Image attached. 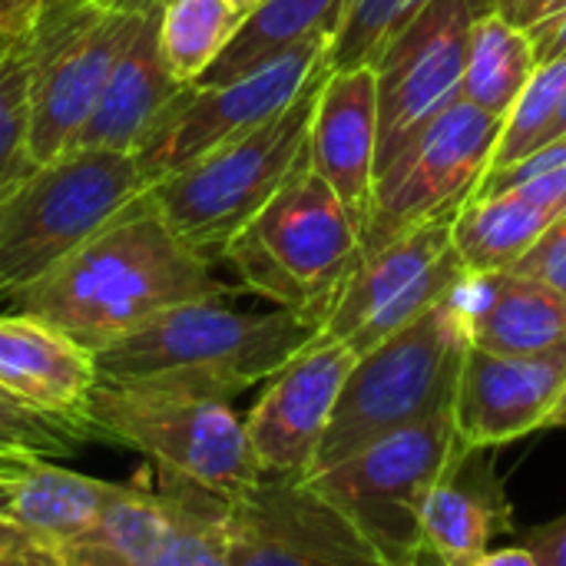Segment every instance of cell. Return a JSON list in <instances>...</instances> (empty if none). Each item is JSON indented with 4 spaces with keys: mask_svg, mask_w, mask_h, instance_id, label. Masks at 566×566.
<instances>
[{
    "mask_svg": "<svg viewBox=\"0 0 566 566\" xmlns=\"http://www.w3.org/2000/svg\"><path fill=\"white\" fill-rule=\"evenodd\" d=\"M355 352L328 335L305 345L265 381L245 418L255 464L269 478H308L328 431L332 411L355 365Z\"/></svg>",
    "mask_w": 566,
    "mask_h": 566,
    "instance_id": "obj_16",
    "label": "cell"
},
{
    "mask_svg": "<svg viewBox=\"0 0 566 566\" xmlns=\"http://www.w3.org/2000/svg\"><path fill=\"white\" fill-rule=\"evenodd\" d=\"M378 159V83L371 66L328 70L312 126L308 166L342 199L358 229L368 219Z\"/></svg>",
    "mask_w": 566,
    "mask_h": 566,
    "instance_id": "obj_18",
    "label": "cell"
},
{
    "mask_svg": "<svg viewBox=\"0 0 566 566\" xmlns=\"http://www.w3.org/2000/svg\"><path fill=\"white\" fill-rule=\"evenodd\" d=\"M521 547L534 557L537 566H566V514L544 527L527 531Z\"/></svg>",
    "mask_w": 566,
    "mask_h": 566,
    "instance_id": "obj_34",
    "label": "cell"
},
{
    "mask_svg": "<svg viewBox=\"0 0 566 566\" xmlns=\"http://www.w3.org/2000/svg\"><path fill=\"white\" fill-rule=\"evenodd\" d=\"M328 46L332 33H315L229 83L189 86L133 153L146 182L156 186L216 146L275 119L328 63Z\"/></svg>",
    "mask_w": 566,
    "mask_h": 566,
    "instance_id": "obj_12",
    "label": "cell"
},
{
    "mask_svg": "<svg viewBox=\"0 0 566 566\" xmlns=\"http://www.w3.org/2000/svg\"><path fill=\"white\" fill-rule=\"evenodd\" d=\"M116 491L119 484L113 481L86 478L50 461H36L17 474L7 514L43 541L63 547L66 541L93 527V521L106 511Z\"/></svg>",
    "mask_w": 566,
    "mask_h": 566,
    "instance_id": "obj_24",
    "label": "cell"
},
{
    "mask_svg": "<svg viewBox=\"0 0 566 566\" xmlns=\"http://www.w3.org/2000/svg\"><path fill=\"white\" fill-rule=\"evenodd\" d=\"M521 3H524V0H474L478 17H481V13H501V17H507V20L517 13Z\"/></svg>",
    "mask_w": 566,
    "mask_h": 566,
    "instance_id": "obj_39",
    "label": "cell"
},
{
    "mask_svg": "<svg viewBox=\"0 0 566 566\" xmlns=\"http://www.w3.org/2000/svg\"><path fill=\"white\" fill-rule=\"evenodd\" d=\"M342 10L345 0H262L196 86L229 83L315 33H335Z\"/></svg>",
    "mask_w": 566,
    "mask_h": 566,
    "instance_id": "obj_25",
    "label": "cell"
},
{
    "mask_svg": "<svg viewBox=\"0 0 566 566\" xmlns=\"http://www.w3.org/2000/svg\"><path fill=\"white\" fill-rule=\"evenodd\" d=\"M560 219L557 209L521 189L471 199L451 226V242L471 275L514 269L527 249Z\"/></svg>",
    "mask_w": 566,
    "mask_h": 566,
    "instance_id": "obj_23",
    "label": "cell"
},
{
    "mask_svg": "<svg viewBox=\"0 0 566 566\" xmlns=\"http://www.w3.org/2000/svg\"><path fill=\"white\" fill-rule=\"evenodd\" d=\"M564 96L566 56L537 63V70L527 80L524 93L517 96V103L504 116V129H501V139H497L491 169H507V166L527 159L531 153H537L541 146H547Z\"/></svg>",
    "mask_w": 566,
    "mask_h": 566,
    "instance_id": "obj_29",
    "label": "cell"
},
{
    "mask_svg": "<svg viewBox=\"0 0 566 566\" xmlns=\"http://www.w3.org/2000/svg\"><path fill=\"white\" fill-rule=\"evenodd\" d=\"M451 226L454 216H438L371 255H361L338 292L322 335L365 355L441 298L454 295L471 272L451 242Z\"/></svg>",
    "mask_w": 566,
    "mask_h": 566,
    "instance_id": "obj_13",
    "label": "cell"
},
{
    "mask_svg": "<svg viewBox=\"0 0 566 566\" xmlns=\"http://www.w3.org/2000/svg\"><path fill=\"white\" fill-rule=\"evenodd\" d=\"M149 10L113 7L103 0H46L33 30L30 129L33 166L70 149L93 113L109 73L136 40Z\"/></svg>",
    "mask_w": 566,
    "mask_h": 566,
    "instance_id": "obj_9",
    "label": "cell"
},
{
    "mask_svg": "<svg viewBox=\"0 0 566 566\" xmlns=\"http://www.w3.org/2000/svg\"><path fill=\"white\" fill-rule=\"evenodd\" d=\"M232 3H235V7H239L242 13H249V10H252V7H259L262 0H232Z\"/></svg>",
    "mask_w": 566,
    "mask_h": 566,
    "instance_id": "obj_44",
    "label": "cell"
},
{
    "mask_svg": "<svg viewBox=\"0 0 566 566\" xmlns=\"http://www.w3.org/2000/svg\"><path fill=\"white\" fill-rule=\"evenodd\" d=\"M328 70L325 63L292 106L265 126L216 146L146 189L156 212L206 262L219 265L226 245L302 166H308V126Z\"/></svg>",
    "mask_w": 566,
    "mask_h": 566,
    "instance_id": "obj_4",
    "label": "cell"
},
{
    "mask_svg": "<svg viewBox=\"0 0 566 566\" xmlns=\"http://www.w3.org/2000/svg\"><path fill=\"white\" fill-rule=\"evenodd\" d=\"M232 566H388L305 481L262 474L226 511Z\"/></svg>",
    "mask_w": 566,
    "mask_h": 566,
    "instance_id": "obj_15",
    "label": "cell"
},
{
    "mask_svg": "<svg viewBox=\"0 0 566 566\" xmlns=\"http://www.w3.org/2000/svg\"><path fill=\"white\" fill-rule=\"evenodd\" d=\"M149 189L133 153L66 149L0 199V305L53 272Z\"/></svg>",
    "mask_w": 566,
    "mask_h": 566,
    "instance_id": "obj_5",
    "label": "cell"
},
{
    "mask_svg": "<svg viewBox=\"0 0 566 566\" xmlns=\"http://www.w3.org/2000/svg\"><path fill=\"white\" fill-rule=\"evenodd\" d=\"M322 328L289 308L242 312L226 298L176 305L99 348L96 381L235 401L282 371Z\"/></svg>",
    "mask_w": 566,
    "mask_h": 566,
    "instance_id": "obj_2",
    "label": "cell"
},
{
    "mask_svg": "<svg viewBox=\"0 0 566 566\" xmlns=\"http://www.w3.org/2000/svg\"><path fill=\"white\" fill-rule=\"evenodd\" d=\"M514 531L511 501L484 461V448H461L421 511V544L438 566H474L491 541Z\"/></svg>",
    "mask_w": 566,
    "mask_h": 566,
    "instance_id": "obj_20",
    "label": "cell"
},
{
    "mask_svg": "<svg viewBox=\"0 0 566 566\" xmlns=\"http://www.w3.org/2000/svg\"><path fill=\"white\" fill-rule=\"evenodd\" d=\"M93 434L83 421L40 411L0 388V471H23L36 461L70 458Z\"/></svg>",
    "mask_w": 566,
    "mask_h": 566,
    "instance_id": "obj_28",
    "label": "cell"
},
{
    "mask_svg": "<svg viewBox=\"0 0 566 566\" xmlns=\"http://www.w3.org/2000/svg\"><path fill=\"white\" fill-rule=\"evenodd\" d=\"M30 76L33 40L0 36V199L33 169L30 129Z\"/></svg>",
    "mask_w": 566,
    "mask_h": 566,
    "instance_id": "obj_30",
    "label": "cell"
},
{
    "mask_svg": "<svg viewBox=\"0 0 566 566\" xmlns=\"http://www.w3.org/2000/svg\"><path fill=\"white\" fill-rule=\"evenodd\" d=\"M93 385L96 361L90 348L33 315L0 312V388L40 411L83 421Z\"/></svg>",
    "mask_w": 566,
    "mask_h": 566,
    "instance_id": "obj_22",
    "label": "cell"
},
{
    "mask_svg": "<svg viewBox=\"0 0 566 566\" xmlns=\"http://www.w3.org/2000/svg\"><path fill=\"white\" fill-rule=\"evenodd\" d=\"M17 474L20 471H0V514H7V507H10V491H13Z\"/></svg>",
    "mask_w": 566,
    "mask_h": 566,
    "instance_id": "obj_40",
    "label": "cell"
},
{
    "mask_svg": "<svg viewBox=\"0 0 566 566\" xmlns=\"http://www.w3.org/2000/svg\"><path fill=\"white\" fill-rule=\"evenodd\" d=\"M468 348L464 312L454 292L381 345L358 355L332 411L312 474L395 431L451 415Z\"/></svg>",
    "mask_w": 566,
    "mask_h": 566,
    "instance_id": "obj_3",
    "label": "cell"
},
{
    "mask_svg": "<svg viewBox=\"0 0 566 566\" xmlns=\"http://www.w3.org/2000/svg\"><path fill=\"white\" fill-rule=\"evenodd\" d=\"M471 348L494 355H544L566 345V298L521 272L468 275L458 289Z\"/></svg>",
    "mask_w": 566,
    "mask_h": 566,
    "instance_id": "obj_21",
    "label": "cell"
},
{
    "mask_svg": "<svg viewBox=\"0 0 566 566\" xmlns=\"http://www.w3.org/2000/svg\"><path fill=\"white\" fill-rule=\"evenodd\" d=\"M431 0H345L342 20L332 33L328 66H371L378 53L428 7Z\"/></svg>",
    "mask_w": 566,
    "mask_h": 566,
    "instance_id": "obj_31",
    "label": "cell"
},
{
    "mask_svg": "<svg viewBox=\"0 0 566 566\" xmlns=\"http://www.w3.org/2000/svg\"><path fill=\"white\" fill-rule=\"evenodd\" d=\"M229 295L216 265L143 196L7 308L60 328L96 355L176 305Z\"/></svg>",
    "mask_w": 566,
    "mask_h": 566,
    "instance_id": "obj_1",
    "label": "cell"
},
{
    "mask_svg": "<svg viewBox=\"0 0 566 566\" xmlns=\"http://www.w3.org/2000/svg\"><path fill=\"white\" fill-rule=\"evenodd\" d=\"M46 0H0V36L27 40L33 36Z\"/></svg>",
    "mask_w": 566,
    "mask_h": 566,
    "instance_id": "obj_35",
    "label": "cell"
},
{
    "mask_svg": "<svg viewBox=\"0 0 566 566\" xmlns=\"http://www.w3.org/2000/svg\"><path fill=\"white\" fill-rule=\"evenodd\" d=\"M537 70V53L527 30L514 27L501 13H481L471 27L468 60L458 99L491 113L507 116L527 80Z\"/></svg>",
    "mask_w": 566,
    "mask_h": 566,
    "instance_id": "obj_26",
    "label": "cell"
},
{
    "mask_svg": "<svg viewBox=\"0 0 566 566\" xmlns=\"http://www.w3.org/2000/svg\"><path fill=\"white\" fill-rule=\"evenodd\" d=\"M186 90L159 50V7H153L70 149L136 153Z\"/></svg>",
    "mask_w": 566,
    "mask_h": 566,
    "instance_id": "obj_19",
    "label": "cell"
},
{
    "mask_svg": "<svg viewBox=\"0 0 566 566\" xmlns=\"http://www.w3.org/2000/svg\"><path fill=\"white\" fill-rule=\"evenodd\" d=\"M245 13L232 0H163L159 50L179 83L196 86L239 33Z\"/></svg>",
    "mask_w": 566,
    "mask_h": 566,
    "instance_id": "obj_27",
    "label": "cell"
},
{
    "mask_svg": "<svg viewBox=\"0 0 566 566\" xmlns=\"http://www.w3.org/2000/svg\"><path fill=\"white\" fill-rule=\"evenodd\" d=\"M474 566H537V564H534V557L517 544V547H504V551H491V554H484V557H481Z\"/></svg>",
    "mask_w": 566,
    "mask_h": 566,
    "instance_id": "obj_37",
    "label": "cell"
},
{
    "mask_svg": "<svg viewBox=\"0 0 566 566\" xmlns=\"http://www.w3.org/2000/svg\"><path fill=\"white\" fill-rule=\"evenodd\" d=\"M464 441L451 415L395 431L305 481L381 554L385 564L418 560L421 511Z\"/></svg>",
    "mask_w": 566,
    "mask_h": 566,
    "instance_id": "obj_8",
    "label": "cell"
},
{
    "mask_svg": "<svg viewBox=\"0 0 566 566\" xmlns=\"http://www.w3.org/2000/svg\"><path fill=\"white\" fill-rule=\"evenodd\" d=\"M0 566H63L60 547L13 521L10 514H0Z\"/></svg>",
    "mask_w": 566,
    "mask_h": 566,
    "instance_id": "obj_33",
    "label": "cell"
},
{
    "mask_svg": "<svg viewBox=\"0 0 566 566\" xmlns=\"http://www.w3.org/2000/svg\"><path fill=\"white\" fill-rule=\"evenodd\" d=\"M226 497L159 468L119 484L106 511L60 547L63 566H226Z\"/></svg>",
    "mask_w": 566,
    "mask_h": 566,
    "instance_id": "obj_10",
    "label": "cell"
},
{
    "mask_svg": "<svg viewBox=\"0 0 566 566\" xmlns=\"http://www.w3.org/2000/svg\"><path fill=\"white\" fill-rule=\"evenodd\" d=\"M80 418L93 438L133 448L153 468L226 501L262 481L245 421H239L232 401L96 381Z\"/></svg>",
    "mask_w": 566,
    "mask_h": 566,
    "instance_id": "obj_7",
    "label": "cell"
},
{
    "mask_svg": "<svg viewBox=\"0 0 566 566\" xmlns=\"http://www.w3.org/2000/svg\"><path fill=\"white\" fill-rule=\"evenodd\" d=\"M388 566H438V564H434V560H431L428 554H421L418 560H405V564H388Z\"/></svg>",
    "mask_w": 566,
    "mask_h": 566,
    "instance_id": "obj_43",
    "label": "cell"
},
{
    "mask_svg": "<svg viewBox=\"0 0 566 566\" xmlns=\"http://www.w3.org/2000/svg\"><path fill=\"white\" fill-rule=\"evenodd\" d=\"M239 282L318 328L361 262V229L342 199L302 166L226 245Z\"/></svg>",
    "mask_w": 566,
    "mask_h": 566,
    "instance_id": "obj_6",
    "label": "cell"
},
{
    "mask_svg": "<svg viewBox=\"0 0 566 566\" xmlns=\"http://www.w3.org/2000/svg\"><path fill=\"white\" fill-rule=\"evenodd\" d=\"M560 10H566V0H547L537 20H544V17H551V13H560Z\"/></svg>",
    "mask_w": 566,
    "mask_h": 566,
    "instance_id": "obj_42",
    "label": "cell"
},
{
    "mask_svg": "<svg viewBox=\"0 0 566 566\" xmlns=\"http://www.w3.org/2000/svg\"><path fill=\"white\" fill-rule=\"evenodd\" d=\"M566 391V345L544 355L468 348L451 421L464 448H501L547 428Z\"/></svg>",
    "mask_w": 566,
    "mask_h": 566,
    "instance_id": "obj_17",
    "label": "cell"
},
{
    "mask_svg": "<svg viewBox=\"0 0 566 566\" xmlns=\"http://www.w3.org/2000/svg\"><path fill=\"white\" fill-rule=\"evenodd\" d=\"M527 36H531V43H534L537 63L566 56V10L551 13V17L537 20L534 27H527Z\"/></svg>",
    "mask_w": 566,
    "mask_h": 566,
    "instance_id": "obj_36",
    "label": "cell"
},
{
    "mask_svg": "<svg viewBox=\"0 0 566 566\" xmlns=\"http://www.w3.org/2000/svg\"><path fill=\"white\" fill-rule=\"evenodd\" d=\"M547 428H566V391H564V398H560V405L554 408V415H551Z\"/></svg>",
    "mask_w": 566,
    "mask_h": 566,
    "instance_id": "obj_41",
    "label": "cell"
},
{
    "mask_svg": "<svg viewBox=\"0 0 566 566\" xmlns=\"http://www.w3.org/2000/svg\"><path fill=\"white\" fill-rule=\"evenodd\" d=\"M544 3H547V0H524V3L517 7V13L511 17V23H514V27H521V30L534 27V23H537V17H541V10H544Z\"/></svg>",
    "mask_w": 566,
    "mask_h": 566,
    "instance_id": "obj_38",
    "label": "cell"
},
{
    "mask_svg": "<svg viewBox=\"0 0 566 566\" xmlns=\"http://www.w3.org/2000/svg\"><path fill=\"white\" fill-rule=\"evenodd\" d=\"M474 17V0H431L371 63L378 83L375 179L458 99Z\"/></svg>",
    "mask_w": 566,
    "mask_h": 566,
    "instance_id": "obj_14",
    "label": "cell"
},
{
    "mask_svg": "<svg viewBox=\"0 0 566 566\" xmlns=\"http://www.w3.org/2000/svg\"><path fill=\"white\" fill-rule=\"evenodd\" d=\"M511 272L537 279L566 298V212L527 249V255Z\"/></svg>",
    "mask_w": 566,
    "mask_h": 566,
    "instance_id": "obj_32",
    "label": "cell"
},
{
    "mask_svg": "<svg viewBox=\"0 0 566 566\" xmlns=\"http://www.w3.org/2000/svg\"><path fill=\"white\" fill-rule=\"evenodd\" d=\"M501 129L504 116H491L464 99L444 106L375 179L361 226V255L428 219L458 216L491 169Z\"/></svg>",
    "mask_w": 566,
    "mask_h": 566,
    "instance_id": "obj_11",
    "label": "cell"
}]
</instances>
